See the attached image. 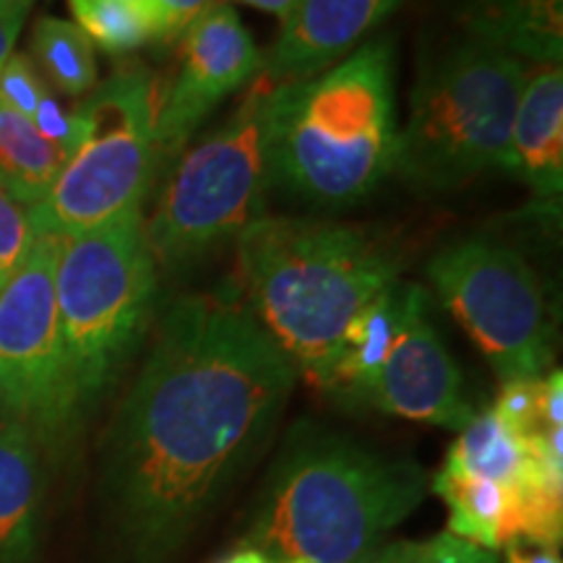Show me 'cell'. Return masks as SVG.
Here are the masks:
<instances>
[{
    "instance_id": "cell-12",
    "label": "cell",
    "mask_w": 563,
    "mask_h": 563,
    "mask_svg": "<svg viewBox=\"0 0 563 563\" xmlns=\"http://www.w3.org/2000/svg\"><path fill=\"white\" fill-rule=\"evenodd\" d=\"M363 405L426 426L462 431L475 418L460 365L428 319L426 287L410 285L399 332Z\"/></svg>"
},
{
    "instance_id": "cell-22",
    "label": "cell",
    "mask_w": 563,
    "mask_h": 563,
    "mask_svg": "<svg viewBox=\"0 0 563 563\" xmlns=\"http://www.w3.org/2000/svg\"><path fill=\"white\" fill-rule=\"evenodd\" d=\"M74 24L87 34L91 45L110 55H125L159 42V24L154 13L129 0H68Z\"/></svg>"
},
{
    "instance_id": "cell-7",
    "label": "cell",
    "mask_w": 563,
    "mask_h": 563,
    "mask_svg": "<svg viewBox=\"0 0 563 563\" xmlns=\"http://www.w3.org/2000/svg\"><path fill=\"white\" fill-rule=\"evenodd\" d=\"M274 91L277 81L258 74L228 121L175 165L144 222L157 269L199 264L264 217Z\"/></svg>"
},
{
    "instance_id": "cell-24",
    "label": "cell",
    "mask_w": 563,
    "mask_h": 563,
    "mask_svg": "<svg viewBox=\"0 0 563 563\" xmlns=\"http://www.w3.org/2000/svg\"><path fill=\"white\" fill-rule=\"evenodd\" d=\"M47 95L45 79L34 68L30 55L11 53V58L0 68V102L24 118H34L42 97Z\"/></svg>"
},
{
    "instance_id": "cell-29",
    "label": "cell",
    "mask_w": 563,
    "mask_h": 563,
    "mask_svg": "<svg viewBox=\"0 0 563 563\" xmlns=\"http://www.w3.org/2000/svg\"><path fill=\"white\" fill-rule=\"evenodd\" d=\"M563 376L561 371H551L540 378V426L563 428Z\"/></svg>"
},
{
    "instance_id": "cell-35",
    "label": "cell",
    "mask_w": 563,
    "mask_h": 563,
    "mask_svg": "<svg viewBox=\"0 0 563 563\" xmlns=\"http://www.w3.org/2000/svg\"><path fill=\"white\" fill-rule=\"evenodd\" d=\"M129 3H133V5H139V9H146L150 13H154L152 0H129ZM154 19H157V13H154ZM157 24H159V21H157Z\"/></svg>"
},
{
    "instance_id": "cell-11",
    "label": "cell",
    "mask_w": 563,
    "mask_h": 563,
    "mask_svg": "<svg viewBox=\"0 0 563 563\" xmlns=\"http://www.w3.org/2000/svg\"><path fill=\"white\" fill-rule=\"evenodd\" d=\"M264 70V53L232 9L220 0L180 34V63L157 97L154 141L159 159L186 150L194 133L228 97L249 89Z\"/></svg>"
},
{
    "instance_id": "cell-31",
    "label": "cell",
    "mask_w": 563,
    "mask_h": 563,
    "mask_svg": "<svg viewBox=\"0 0 563 563\" xmlns=\"http://www.w3.org/2000/svg\"><path fill=\"white\" fill-rule=\"evenodd\" d=\"M24 19L26 16H19V13L0 9V68H3V63L11 58L21 26H24Z\"/></svg>"
},
{
    "instance_id": "cell-8",
    "label": "cell",
    "mask_w": 563,
    "mask_h": 563,
    "mask_svg": "<svg viewBox=\"0 0 563 563\" xmlns=\"http://www.w3.org/2000/svg\"><path fill=\"white\" fill-rule=\"evenodd\" d=\"M157 97V81L144 66L118 70L89 91L76 108L79 144L45 199L30 209L37 235H81L141 214L159 165Z\"/></svg>"
},
{
    "instance_id": "cell-28",
    "label": "cell",
    "mask_w": 563,
    "mask_h": 563,
    "mask_svg": "<svg viewBox=\"0 0 563 563\" xmlns=\"http://www.w3.org/2000/svg\"><path fill=\"white\" fill-rule=\"evenodd\" d=\"M220 0H152L159 21V42L180 40V34Z\"/></svg>"
},
{
    "instance_id": "cell-26",
    "label": "cell",
    "mask_w": 563,
    "mask_h": 563,
    "mask_svg": "<svg viewBox=\"0 0 563 563\" xmlns=\"http://www.w3.org/2000/svg\"><path fill=\"white\" fill-rule=\"evenodd\" d=\"M493 412L519 435L540 431V378L532 382H509L501 384V394L496 397Z\"/></svg>"
},
{
    "instance_id": "cell-5",
    "label": "cell",
    "mask_w": 563,
    "mask_h": 563,
    "mask_svg": "<svg viewBox=\"0 0 563 563\" xmlns=\"http://www.w3.org/2000/svg\"><path fill=\"white\" fill-rule=\"evenodd\" d=\"M527 63L464 40L420 68L394 173L418 191H456L477 175L509 173L511 125Z\"/></svg>"
},
{
    "instance_id": "cell-33",
    "label": "cell",
    "mask_w": 563,
    "mask_h": 563,
    "mask_svg": "<svg viewBox=\"0 0 563 563\" xmlns=\"http://www.w3.org/2000/svg\"><path fill=\"white\" fill-rule=\"evenodd\" d=\"M220 563H277L274 559H269V555L256 551V548H241V551H235L232 555H228V559H222Z\"/></svg>"
},
{
    "instance_id": "cell-10",
    "label": "cell",
    "mask_w": 563,
    "mask_h": 563,
    "mask_svg": "<svg viewBox=\"0 0 563 563\" xmlns=\"http://www.w3.org/2000/svg\"><path fill=\"white\" fill-rule=\"evenodd\" d=\"M428 282L498 382L545 376L553 363V323L522 253L477 238L454 243L428 262Z\"/></svg>"
},
{
    "instance_id": "cell-16",
    "label": "cell",
    "mask_w": 563,
    "mask_h": 563,
    "mask_svg": "<svg viewBox=\"0 0 563 563\" xmlns=\"http://www.w3.org/2000/svg\"><path fill=\"white\" fill-rule=\"evenodd\" d=\"M42 506V449L0 420V563H32Z\"/></svg>"
},
{
    "instance_id": "cell-15",
    "label": "cell",
    "mask_w": 563,
    "mask_h": 563,
    "mask_svg": "<svg viewBox=\"0 0 563 563\" xmlns=\"http://www.w3.org/2000/svg\"><path fill=\"white\" fill-rule=\"evenodd\" d=\"M467 34L532 66H561L563 0H464Z\"/></svg>"
},
{
    "instance_id": "cell-21",
    "label": "cell",
    "mask_w": 563,
    "mask_h": 563,
    "mask_svg": "<svg viewBox=\"0 0 563 563\" xmlns=\"http://www.w3.org/2000/svg\"><path fill=\"white\" fill-rule=\"evenodd\" d=\"M32 63L55 89L68 97L97 87V55L91 40L74 21L45 16L32 32Z\"/></svg>"
},
{
    "instance_id": "cell-19",
    "label": "cell",
    "mask_w": 563,
    "mask_h": 563,
    "mask_svg": "<svg viewBox=\"0 0 563 563\" xmlns=\"http://www.w3.org/2000/svg\"><path fill=\"white\" fill-rule=\"evenodd\" d=\"M68 154L45 139L30 118L0 102V191L32 209L53 188Z\"/></svg>"
},
{
    "instance_id": "cell-2",
    "label": "cell",
    "mask_w": 563,
    "mask_h": 563,
    "mask_svg": "<svg viewBox=\"0 0 563 563\" xmlns=\"http://www.w3.org/2000/svg\"><path fill=\"white\" fill-rule=\"evenodd\" d=\"M238 290L298 376L327 391L352 319L402 274L382 232L258 217L235 241Z\"/></svg>"
},
{
    "instance_id": "cell-18",
    "label": "cell",
    "mask_w": 563,
    "mask_h": 563,
    "mask_svg": "<svg viewBox=\"0 0 563 563\" xmlns=\"http://www.w3.org/2000/svg\"><path fill=\"white\" fill-rule=\"evenodd\" d=\"M431 490L449 506V532L496 553L514 540V488L483 477L435 473Z\"/></svg>"
},
{
    "instance_id": "cell-27",
    "label": "cell",
    "mask_w": 563,
    "mask_h": 563,
    "mask_svg": "<svg viewBox=\"0 0 563 563\" xmlns=\"http://www.w3.org/2000/svg\"><path fill=\"white\" fill-rule=\"evenodd\" d=\"M32 123L37 125V131L42 133V136L51 139L53 144H58L60 150L68 154V157L81 139L79 112H76V108L74 110L63 108V104L51 95V91L42 97V102H40L37 112H34Z\"/></svg>"
},
{
    "instance_id": "cell-9",
    "label": "cell",
    "mask_w": 563,
    "mask_h": 563,
    "mask_svg": "<svg viewBox=\"0 0 563 563\" xmlns=\"http://www.w3.org/2000/svg\"><path fill=\"white\" fill-rule=\"evenodd\" d=\"M60 238L37 235L0 285V420L24 428L42 452H58L79 428L63 350L55 264Z\"/></svg>"
},
{
    "instance_id": "cell-32",
    "label": "cell",
    "mask_w": 563,
    "mask_h": 563,
    "mask_svg": "<svg viewBox=\"0 0 563 563\" xmlns=\"http://www.w3.org/2000/svg\"><path fill=\"white\" fill-rule=\"evenodd\" d=\"M241 3L251 5V9L269 13V16L279 19V24H285V21L290 19V13L298 9L300 0H241Z\"/></svg>"
},
{
    "instance_id": "cell-20",
    "label": "cell",
    "mask_w": 563,
    "mask_h": 563,
    "mask_svg": "<svg viewBox=\"0 0 563 563\" xmlns=\"http://www.w3.org/2000/svg\"><path fill=\"white\" fill-rule=\"evenodd\" d=\"M527 439L488 410L475 415L449 449L439 473L454 477H483L517 488L527 467Z\"/></svg>"
},
{
    "instance_id": "cell-14",
    "label": "cell",
    "mask_w": 563,
    "mask_h": 563,
    "mask_svg": "<svg viewBox=\"0 0 563 563\" xmlns=\"http://www.w3.org/2000/svg\"><path fill=\"white\" fill-rule=\"evenodd\" d=\"M509 173L538 201L553 203L563 191V70L532 66L511 125Z\"/></svg>"
},
{
    "instance_id": "cell-23",
    "label": "cell",
    "mask_w": 563,
    "mask_h": 563,
    "mask_svg": "<svg viewBox=\"0 0 563 563\" xmlns=\"http://www.w3.org/2000/svg\"><path fill=\"white\" fill-rule=\"evenodd\" d=\"M361 563H498V559L496 553L446 530L426 540L384 543Z\"/></svg>"
},
{
    "instance_id": "cell-6",
    "label": "cell",
    "mask_w": 563,
    "mask_h": 563,
    "mask_svg": "<svg viewBox=\"0 0 563 563\" xmlns=\"http://www.w3.org/2000/svg\"><path fill=\"white\" fill-rule=\"evenodd\" d=\"M157 272L144 214L60 238L55 300L81 420L121 382L150 332Z\"/></svg>"
},
{
    "instance_id": "cell-30",
    "label": "cell",
    "mask_w": 563,
    "mask_h": 563,
    "mask_svg": "<svg viewBox=\"0 0 563 563\" xmlns=\"http://www.w3.org/2000/svg\"><path fill=\"white\" fill-rule=\"evenodd\" d=\"M504 563H561L559 551L545 545L525 543V540H514L504 548Z\"/></svg>"
},
{
    "instance_id": "cell-17",
    "label": "cell",
    "mask_w": 563,
    "mask_h": 563,
    "mask_svg": "<svg viewBox=\"0 0 563 563\" xmlns=\"http://www.w3.org/2000/svg\"><path fill=\"white\" fill-rule=\"evenodd\" d=\"M410 285L412 282L402 279L391 282L352 319L347 334H344L340 361H336L332 382H329V394L363 405L365 394L376 382L394 336L399 332Z\"/></svg>"
},
{
    "instance_id": "cell-3",
    "label": "cell",
    "mask_w": 563,
    "mask_h": 563,
    "mask_svg": "<svg viewBox=\"0 0 563 563\" xmlns=\"http://www.w3.org/2000/svg\"><path fill=\"white\" fill-rule=\"evenodd\" d=\"M428 488L420 464L298 426L272 464L243 545L277 563H361Z\"/></svg>"
},
{
    "instance_id": "cell-13",
    "label": "cell",
    "mask_w": 563,
    "mask_h": 563,
    "mask_svg": "<svg viewBox=\"0 0 563 563\" xmlns=\"http://www.w3.org/2000/svg\"><path fill=\"white\" fill-rule=\"evenodd\" d=\"M405 0H300L264 55V76L311 79L355 51Z\"/></svg>"
},
{
    "instance_id": "cell-4",
    "label": "cell",
    "mask_w": 563,
    "mask_h": 563,
    "mask_svg": "<svg viewBox=\"0 0 563 563\" xmlns=\"http://www.w3.org/2000/svg\"><path fill=\"white\" fill-rule=\"evenodd\" d=\"M397 144L391 40H368L311 79L277 84L272 186L319 207H352L394 173Z\"/></svg>"
},
{
    "instance_id": "cell-34",
    "label": "cell",
    "mask_w": 563,
    "mask_h": 563,
    "mask_svg": "<svg viewBox=\"0 0 563 563\" xmlns=\"http://www.w3.org/2000/svg\"><path fill=\"white\" fill-rule=\"evenodd\" d=\"M34 0H0V9L19 13V16H26V11L32 9Z\"/></svg>"
},
{
    "instance_id": "cell-25",
    "label": "cell",
    "mask_w": 563,
    "mask_h": 563,
    "mask_svg": "<svg viewBox=\"0 0 563 563\" xmlns=\"http://www.w3.org/2000/svg\"><path fill=\"white\" fill-rule=\"evenodd\" d=\"M37 232L32 228L30 209L0 191V285L11 277L13 269L32 249Z\"/></svg>"
},
{
    "instance_id": "cell-1",
    "label": "cell",
    "mask_w": 563,
    "mask_h": 563,
    "mask_svg": "<svg viewBox=\"0 0 563 563\" xmlns=\"http://www.w3.org/2000/svg\"><path fill=\"white\" fill-rule=\"evenodd\" d=\"M298 371L238 287L175 300L112 420L108 485L139 561L167 559L262 452Z\"/></svg>"
}]
</instances>
